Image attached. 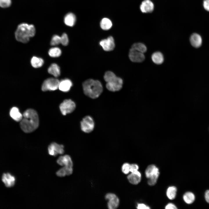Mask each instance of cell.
Here are the masks:
<instances>
[{
    "label": "cell",
    "instance_id": "cell-1",
    "mask_svg": "<svg viewBox=\"0 0 209 209\" xmlns=\"http://www.w3.org/2000/svg\"><path fill=\"white\" fill-rule=\"evenodd\" d=\"M23 116L20 126L24 132L30 133L37 128L39 125V119L37 113L35 110L28 109L24 112Z\"/></svg>",
    "mask_w": 209,
    "mask_h": 209
},
{
    "label": "cell",
    "instance_id": "cell-2",
    "mask_svg": "<svg viewBox=\"0 0 209 209\" xmlns=\"http://www.w3.org/2000/svg\"><path fill=\"white\" fill-rule=\"evenodd\" d=\"M82 87L85 95L93 99L98 98L103 90L102 85L100 81L91 79L85 81L82 83Z\"/></svg>",
    "mask_w": 209,
    "mask_h": 209
},
{
    "label": "cell",
    "instance_id": "cell-3",
    "mask_svg": "<svg viewBox=\"0 0 209 209\" xmlns=\"http://www.w3.org/2000/svg\"><path fill=\"white\" fill-rule=\"evenodd\" d=\"M35 33V29L33 24L23 23L19 24L15 33L16 40L19 42L26 43L30 38L33 37Z\"/></svg>",
    "mask_w": 209,
    "mask_h": 209
},
{
    "label": "cell",
    "instance_id": "cell-4",
    "mask_svg": "<svg viewBox=\"0 0 209 209\" xmlns=\"http://www.w3.org/2000/svg\"><path fill=\"white\" fill-rule=\"evenodd\" d=\"M104 78L106 82V87L109 91L116 92L119 91L122 88L123 83L122 79L116 76L112 72L106 71Z\"/></svg>",
    "mask_w": 209,
    "mask_h": 209
},
{
    "label": "cell",
    "instance_id": "cell-5",
    "mask_svg": "<svg viewBox=\"0 0 209 209\" xmlns=\"http://www.w3.org/2000/svg\"><path fill=\"white\" fill-rule=\"evenodd\" d=\"M145 174L146 177L148 179V185L150 186L155 185L160 174L158 168L154 165H150L146 168Z\"/></svg>",
    "mask_w": 209,
    "mask_h": 209
},
{
    "label": "cell",
    "instance_id": "cell-6",
    "mask_svg": "<svg viewBox=\"0 0 209 209\" xmlns=\"http://www.w3.org/2000/svg\"><path fill=\"white\" fill-rule=\"evenodd\" d=\"M81 130L84 132L89 133L92 132L95 127V122L92 118L89 116H85L81 121Z\"/></svg>",
    "mask_w": 209,
    "mask_h": 209
},
{
    "label": "cell",
    "instance_id": "cell-7",
    "mask_svg": "<svg viewBox=\"0 0 209 209\" xmlns=\"http://www.w3.org/2000/svg\"><path fill=\"white\" fill-rule=\"evenodd\" d=\"M60 81L57 79L50 78L45 80L42 87V91H54L58 88Z\"/></svg>",
    "mask_w": 209,
    "mask_h": 209
},
{
    "label": "cell",
    "instance_id": "cell-8",
    "mask_svg": "<svg viewBox=\"0 0 209 209\" xmlns=\"http://www.w3.org/2000/svg\"><path fill=\"white\" fill-rule=\"evenodd\" d=\"M76 108L75 102L71 99L64 100L60 105V109L64 115L73 112Z\"/></svg>",
    "mask_w": 209,
    "mask_h": 209
},
{
    "label": "cell",
    "instance_id": "cell-9",
    "mask_svg": "<svg viewBox=\"0 0 209 209\" xmlns=\"http://www.w3.org/2000/svg\"><path fill=\"white\" fill-rule=\"evenodd\" d=\"M128 55L130 60L134 62H142L145 60V58L144 53L132 48L129 50Z\"/></svg>",
    "mask_w": 209,
    "mask_h": 209
},
{
    "label": "cell",
    "instance_id": "cell-10",
    "mask_svg": "<svg viewBox=\"0 0 209 209\" xmlns=\"http://www.w3.org/2000/svg\"><path fill=\"white\" fill-rule=\"evenodd\" d=\"M105 198L108 200L107 207L109 209H115L118 206L119 200L118 197L115 194L108 193L105 196Z\"/></svg>",
    "mask_w": 209,
    "mask_h": 209
},
{
    "label": "cell",
    "instance_id": "cell-11",
    "mask_svg": "<svg viewBox=\"0 0 209 209\" xmlns=\"http://www.w3.org/2000/svg\"><path fill=\"white\" fill-rule=\"evenodd\" d=\"M100 44L103 49L107 51L113 50L115 47L114 39L111 36H110L106 39L101 40L100 42Z\"/></svg>",
    "mask_w": 209,
    "mask_h": 209
},
{
    "label": "cell",
    "instance_id": "cell-12",
    "mask_svg": "<svg viewBox=\"0 0 209 209\" xmlns=\"http://www.w3.org/2000/svg\"><path fill=\"white\" fill-rule=\"evenodd\" d=\"M64 146L62 145L53 143L48 146V153L50 155L53 156H55L59 154H62L64 152Z\"/></svg>",
    "mask_w": 209,
    "mask_h": 209
},
{
    "label": "cell",
    "instance_id": "cell-13",
    "mask_svg": "<svg viewBox=\"0 0 209 209\" xmlns=\"http://www.w3.org/2000/svg\"><path fill=\"white\" fill-rule=\"evenodd\" d=\"M140 8L141 12L143 13H151L154 10V5L150 0H144L141 2Z\"/></svg>",
    "mask_w": 209,
    "mask_h": 209
},
{
    "label": "cell",
    "instance_id": "cell-14",
    "mask_svg": "<svg viewBox=\"0 0 209 209\" xmlns=\"http://www.w3.org/2000/svg\"><path fill=\"white\" fill-rule=\"evenodd\" d=\"M2 180L6 187H11L14 185L16 179L14 176L8 173L3 174Z\"/></svg>",
    "mask_w": 209,
    "mask_h": 209
},
{
    "label": "cell",
    "instance_id": "cell-15",
    "mask_svg": "<svg viewBox=\"0 0 209 209\" xmlns=\"http://www.w3.org/2000/svg\"><path fill=\"white\" fill-rule=\"evenodd\" d=\"M129 182L133 185H137L140 181L141 179V175L140 173L137 171L135 172H131L127 176Z\"/></svg>",
    "mask_w": 209,
    "mask_h": 209
},
{
    "label": "cell",
    "instance_id": "cell-16",
    "mask_svg": "<svg viewBox=\"0 0 209 209\" xmlns=\"http://www.w3.org/2000/svg\"><path fill=\"white\" fill-rule=\"evenodd\" d=\"M57 163L61 166L73 167V163L71 158L68 155L60 156L57 160Z\"/></svg>",
    "mask_w": 209,
    "mask_h": 209
},
{
    "label": "cell",
    "instance_id": "cell-17",
    "mask_svg": "<svg viewBox=\"0 0 209 209\" xmlns=\"http://www.w3.org/2000/svg\"><path fill=\"white\" fill-rule=\"evenodd\" d=\"M72 86V83L70 80L65 79L62 80L60 82L58 89L64 92L69 91Z\"/></svg>",
    "mask_w": 209,
    "mask_h": 209
},
{
    "label": "cell",
    "instance_id": "cell-18",
    "mask_svg": "<svg viewBox=\"0 0 209 209\" xmlns=\"http://www.w3.org/2000/svg\"><path fill=\"white\" fill-rule=\"evenodd\" d=\"M190 40L192 45L195 48H198L201 45L202 38L198 34L194 33L192 34L190 36Z\"/></svg>",
    "mask_w": 209,
    "mask_h": 209
},
{
    "label": "cell",
    "instance_id": "cell-19",
    "mask_svg": "<svg viewBox=\"0 0 209 209\" xmlns=\"http://www.w3.org/2000/svg\"><path fill=\"white\" fill-rule=\"evenodd\" d=\"M76 20V17L75 15L73 13L69 12L65 16L64 22L66 25L72 27L74 25Z\"/></svg>",
    "mask_w": 209,
    "mask_h": 209
},
{
    "label": "cell",
    "instance_id": "cell-20",
    "mask_svg": "<svg viewBox=\"0 0 209 209\" xmlns=\"http://www.w3.org/2000/svg\"><path fill=\"white\" fill-rule=\"evenodd\" d=\"M11 117L15 121H20L23 118V115L20 112L18 108L16 107H12L10 112Z\"/></svg>",
    "mask_w": 209,
    "mask_h": 209
},
{
    "label": "cell",
    "instance_id": "cell-21",
    "mask_svg": "<svg viewBox=\"0 0 209 209\" xmlns=\"http://www.w3.org/2000/svg\"><path fill=\"white\" fill-rule=\"evenodd\" d=\"M151 59L154 63L158 65L162 64L164 60L163 54L159 51L153 53L152 55Z\"/></svg>",
    "mask_w": 209,
    "mask_h": 209
},
{
    "label": "cell",
    "instance_id": "cell-22",
    "mask_svg": "<svg viewBox=\"0 0 209 209\" xmlns=\"http://www.w3.org/2000/svg\"><path fill=\"white\" fill-rule=\"evenodd\" d=\"M48 73L55 77L59 76L60 74V70L59 66L56 64L51 65L48 69Z\"/></svg>",
    "mask_w": 209,
    "mask_h": 209
},
{
    "label": "cell",
    "instance_id": "cell-23",
    "mask_svg": "<svg viewBox=\"0 0 209 209\" xmlns=\"http://www.w3.org/2000/svg\"><path fill=\"white\" fill-rule=\"evenodd\" d=\"M100 25L101 28L104 30H108L112 26V23L111 21L107 18H104L102 19Z\"/></svg>",
    "mask_w": 209,
    "mask_h": 209
},
{
    "label": "cell",
    "instance_id": "cell-24",
    "mask_svg": "<svg viewBox=\"0 0 209 209\" xmlns=\"http://www.w3.org/2000/svg\"><path fill=\"white\" fill-rule=\"evenodd\" d=\"M31 64L33 67L38 68L41 67L44 63L43 60L36 56L33 57L31 60Z\"/></svg>",
    "mask_w": 209,
    "mask_h": 209
},
{
    "label": "cell",
    "instance_id": "cell-25",
    "mask_svg": "<svg viewBox=\"0 0 209 209\" xmlns=\"http://www.w3.org/2000/svg\"><path fill=\"white\" fill-rule=\"evenodd\" d=\"M177 188L175 186H170L167 189L166 194L168 198L170 200H173L176 197Z\"/></svg>",
    "mask_w": 209,
    "mask_h": 209
},
{
    "label": "cell",
    "instance_id": "cell-26",
    "mask_svg": "<svg viewBox=\"0 0 209 209\" xmlns=\"http://www.w3.org/2000/svg\"><path fill=\"white\" fill-rule=\"evenodd\" d=\"M183 198L184 201L187 204H190L192 203L195 200V196L192 192H188L183 195Z\"/></svg>",
    "mask_w": 209,
    "mask_h": 209
},
{
    "label": "cell",
    "instance_id": "cell-27",
    "mask_svg": "<svg viewBox=\"0 0 209 209\" xmlns=\"http://www.w3.org/2000/svg\"><path fill=\"white\" fill-rule=\"evenodd\" d=\"M131 48L140 52L144 53L147 50L146 46L142 43H136L134 44Z\"/></svg>",
    "mask_w": 209,
    "mask_h": 209
},
{
    "label": "cell",
    "instance_id": "cell-28",
    "mask_svg": "<svg viewBox=\"0 0 209 209\" xmlns=\"http://www.w3.org/2000/svg\"><path fill=\"white\" fill-rule=\"evenodd\" d=\"M62 53L61 49L57 47L50 48L48 51V54L52 57H59Z\"/></svg>",
    "mask_w": 209,
    "mask_h": 209
},
{
    "label": "cell",
    "instance_id": "cell-29",
    "mask_svg": "<svg viewBox=\"0 0 209 209\" xmlns=\"http://www.w3.org/2000/svg\"><path fill=\"white\" fill-rule=\"evenodd\" d=\"M61 43V37L57 35H54L51 39V44L52 46H56Z\"/></svg>",
    "mask_w": 209,
    "mask_h": 209
},
{
    "label": "cell",
    "instance_id": "cell-30",
    "mask_svg": "<svg viewBox=\"0 0 209 209\" xmlns=\"http://www.w3.org/2000/svg\"><path fill=\"white\" fill-rule=\"evenodd\" d=\"M69 42L67 35L65 33H63L61 36V44L63 46H66L68 44Z\"/></svg>",
    "mask_w": 209,
    "mask_h": 209
},
{
    "label": "cell",
    "instance_id": "cell-31",
    "mask_svg": "<svg viewBox=\"0 0 209 209\" xmlns=\"http://www.w3.org/2000/svg\"><path fill=\"white\" fill-rule=\"evenodd\" d=\"M130 164L126 163H124L122 167V171L125 174H127L130 172Z\"/></svg>",
    "mask_w": 209,
    "mask_h": 209
},
{
    "label": "cell",
    "instance_id": "cell-32",
    "mask_svg": "<svg viewBox=\"0 0 209 209\" xmlns=\"http://www.w3.org/2000/svg\"><path fill=\"white\" fill-rule=\"evenodd\" d=\"M11 4V0H0V7L3 8L9 7Z\"/></svg>",
    "mask_w": 209,
    "mask_h": 209
},
{
    "label": "cell",
    "instance_id": "cell-33",
    "mask_svg": "<svg viewBox=\"0 0 209 209\" xmlns=\"http://www.w3.org/2000/svg\"><path fill=\"white\" fill-rule=\"evenodd\" d=\"M57 175L60 177H64L66 175L64 167L58 170L56 172Z\"/></svg>",
    "mask_w": 209,
    "mask_h": 209
},
{
    "label": "cell",
    "instance_id": "cell-34",
    "mask_svg": "<svg viewBox=\"0 0 209 209\" xmlns=\"http://www.w3.org/2000/svg\"><path fill=\"white\" fill-rule=\"evenodd\" d=\"M139 166L138 165L134 163L130 164V172H133L138 171Z\"/></svg>",
    "mask_w": 209,
    "mask_h": 209
},
{
    "label": "cell",
    "instance_id": "cell-35",
    "mask_svg": "<svg viewBox=\"0 0 209 209\" xmlns=\"http://www.w3.org/2000/svg\"><path fill=\"white\" fill-rule=\"evenodd\" d=\"M137 208L138 209H149V207L143 203L138 204Z\"/></svg>",
    "mask_w": 209,
    "mask_h": 209
},
{
    "label": "cell",
    "instance_id": "cell-36",
    "mask_svg": "<svg viewBox=\"0 0 209 209\" xmlns=\"http://www.w3.org/2000/svg\"><path fill=\"white\" fill-rule=\"evenodd\" d=\"M165 208L166 209H176L177 208L174 204L172 203H169L167 204L165 206Z\"/></svg>",
    "mask_w": 209,
    "mask_h": 209
},
{
    "label": "cell",
    "instance_id": "cell-37",
    "mask_svg": "<svg viewBox=\"0 0 209 209\" xmlns=\"http://www.w3.org/2000/svg\"><path fill=\"white\" fill-rule=\"evenodd\" d=\"M203 6L204 9L209 11V0H204L203 2Z\"/></svg>",
    "mask_w": 209,
    "mask_h": 209
},
{
    "label": "cell",
    "instance_id": "cell-38",
    "mask_svg": "<svg viewBox=\"0 0 209 209\" xmlns=\"http://www.w3.org/2000/svg\"><path fill=\"white\" fill-rule=\"evenodd\" d=\"M205 198L206 201L209 203V190H206L205 192Z\"/></svg>",
    "mask_w": 209,
    "mask_h": 209
}]
</instances>
